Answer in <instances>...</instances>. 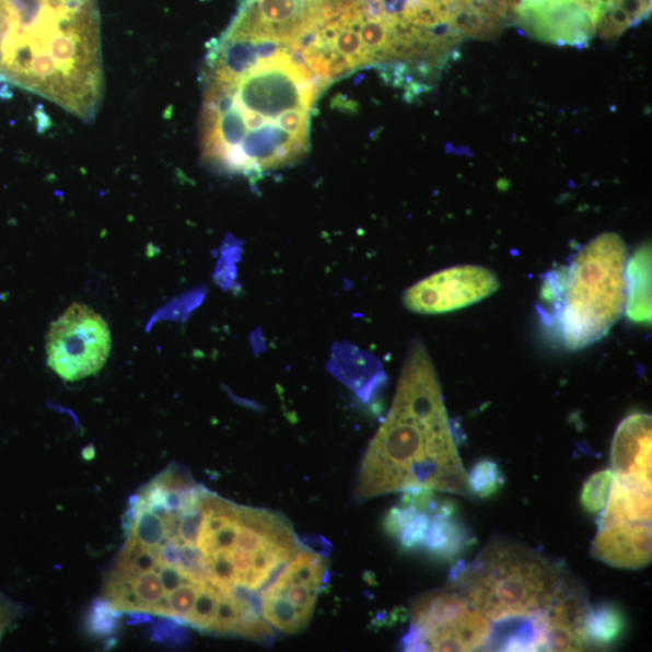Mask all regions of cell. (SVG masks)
Returning a JSON list of instances; mask_svg holds the SVG:
<instances>
[{
    "mask_svg": "<svg viewBox=\"0 0 652 652\" xmlns=\"http://www.w3.org/2000/svg\"><path fill=\"white\" fill-rule=\"evenodd\" d=\"M300 40L230 25L208 45L201 158L209 167L253 181L307 154L312 115L325 88Z\"/></svg>",
    "mask_w": 652,
    "mask_h": 652,
    "instance_id": "1",
    "label": "cell"
},
{
    "mask_svg": "<svg viewBox=\"0 0 652 652\" xmlns=\"http://www.w3.org/2000/svg\"><path fill=\"white\" fill-rule=\"evenodd\" d=\"M427 488L470 498L432 359L423 345L411 348L386 421L365 453L358 502Z\"/></svg>",
    "mask_w": 652,
    "mask_h": 652,
    "instance_id": "2",
    "label": "cell"
},
{
    "mask_svg": "<svg viewBox=\"0 0 652 652\" xmlns=\"http://www.w3.org/2000/svg\"><path fill=\"white\" fill-rule=\"evenodd\" d=\"M450 582L471 607L497 622L531 619L577 584L560 563L505 538L489 542L470 564L459 563Z\"/></svg>",
    "mask_w": 652,
    "mask_h": 652,
    "instance_id": "3",
    "label": "cell"
},
{
    "mask_svg": "<svg viewBox=\"0 0 652 652\" xmlns=\"http://www.w3.org/2000/svg\"><path fill=\"white\" fill-rule=\"evenodd\" d=\"M624 240L605 232L582 248L561 276L551 278L545 293L554 302L556 330L562 345L579 351L609 333L626 308Z\"/></svg>",
    "mask_w": 652,
    "mask_h": 652,
    "instance_id": "4",
    "label": "cell"
},
{
    "mask_svg": "<svg viewBox=\"0 0 652 652\" xmlns=\"http://www.w3.org/2000/svg\"><path fill=\"white\" fill-rule=\"evenodd\" d=\"M493 633L486 616L449 586L430 592L412 605V626L403 639L406 651H473Z\"/></svg>",
    "mask_w": 652,
    "mask_h": 652,
    "instance_id": "5",
    "label": "cell"
},
{
    "mask_svg": "<svg viewBox=\"0 0 652 652\" xmlns=\"http://www.w3.org/2000/svg\"><path fill=\"white\" fill-rule=\"evenodd\" d=\"M112 349L109 326L92 308L74 304L50 328L46 352L48 364L66 381H79L107 363Z\"/></svg>",
    "mask_w": 652,
    "mask_h": 652,
    "instance_id": "6",
    "label": "cell"
},
{
    "mask_svg": "<svg viewBox=\"0 0 652 652\" xmlns=\"http://www.w3.org/2000/svg\"><path fill=\"white\" fill-rule=\"evenodd\" d=\"M514 21L535 40L585 49L595 37L597 14L589 0H519Z\"/></svg>",
    "mask_w": 652,
    "mask_h": 652,
    "instance_id": "7",
    "label": "cell"
},
{
    "mask_svg": "<svg viewBox=\"0 0 652 652\" xmlns=\"http://www.w3.org/2000/svg\"><path fill=\"white\" fill-rule=\"evenodd\" d=\"M499 288L498 277L486 267L456 266L411 287L404 295V305L418 314L447 313L474 305Z\"/></svg>",
    "mask_w": 652,
    "mask_h": 652,
    "instance_id": "8",
    "label": "cell"
},
{
    "mask_svg": "<svg viewBox=\"0 0 652 652\" xmlns=\"http://www.w3.org/2000/svg\"><path fill=\"white\" fill-rule=\"evenodd\" d=\"M590 605L584 590L578 584L549 609L534 616L546 651H580L590 648L585 636V621Z\"/></svg>",
    "mask_w": 652,
    "mask_h": 652,
    "instance_id": "9",
    "label": "cell"
},
{
    "mask_svg": "<svg viewBox=\"0 0 652 652\" xmlns=\"http://www.w3.org/2000/svg\"><path fill=\"white\" fill-rule=\"evenodd\" d=\"M651 523L599 528L591 546L592 557L612 567L640 569L651 561Z\"/></svg>",
    "mask_w": 652,
    "mask_h": 652,
    "instance_id": "10",
    "label": "cell"
},
{
    "mask_svg": "<svg viewBox=\"0 0 652 652\" xmlns=\"http://www.w3.org/2000/svg\"><path fill=\"white\" fill-rule=\"evenodd\" d=\"M651 416L636 414L617 428L612 449L613 473L651 481Z\"/></svg>",
    "mask_w": 652,
    "mask_h": 652,
    "instance_id": "11",
    "label": "cell"
},
{
    "mask_svg": "<svg viewBox=\"0 0 652 652\" xmlns=\"http://www.w3.org/2000/svg\"><path fill=\"white\" fill-rule=\"evenodd\" d=\"M599 528L631 523H651V481L614 474Z\"/></svg>",
    "mask_w": 652,
    "mask_h": 652,
    "instance_id": "12",
    "label": "cell"
},
{
    "mask_svg": "<svg viewBox=\"0 0 652 652\" xmlns=\"http://www.w3.org/2000/svg\"><path fill=\"white\" fill-rule=\"evenodd\" d=\"M626 313L631 321L640 324L651 322V249L644 244L627 260Z\"/></svg>",
    "mask_w": 652,
    "mask_h": 652,
    "instance_id": "13",
    "label": "cell"
},
{
    "mask_svg": "<svg viewBox=\"0 0 652 652\" xmlns=\"http://www.w3.org/2000/svg\"><path fill=\"white\" fill-rule=\"evenodd\" d=\"M469 543V533L462 523L446 516H432L422 547L439 560L451 561L462 554Z\"/></svg>",
    "mask_w": 652,
    "mask_h": 652,
    "instance_id": "14",
    "label": "cell"
},
{
    "mask_svg": "<svg viewBox=\"0 0 652 652\" xmlns=\"http://www.w3.org/2000/svg\"><path fill=\"white\" fill-rule=\"evenodd\" d=\"M627 628L624 612L612 603H604L589 610L585 636L590 647L608 648L619 640Z\"/></svg>",
    "mask_w": 652,
    "mask_h": 652,
    "instance_id": "15",
    "label": "cell"
},
{
    "mask_svg": "<svg viewBox=\"0 0 652 652\" xmlns=\"http://www.w3.org/2000/svg\"><path fill=\"white\" fill-rule=\"evenodd\" d=\"M451 23L462 36L492 40L504 30L505 22L488 15L471 5H454L451 10Z\"/></svg>",
    "mask_w": 652,
    "mask_h": 652,
    "instance_id": "16",
    "label": "cell"
},
{
    "mask_svg": "<svg viewBox=\"0 0 652 652\" xmlns=\"http://www.w3.org/2000/svg\"><path fill=\"white\" fill-rule=\"evenodd\" d=\"M263 616L279 631L290 634L304 630L308 624L293 603L278 593L263 592Z\"/></svg>",
    "mask_w": 652,
    "mask_h": 652,
    "instance_id": "17",
    "label": "cell"
},
{
    "mask_svg": "<svg viewBox=\"0 0 652 652\" xmlns=\"http://www.w3.org/2000/svg\"><path fill=\"white\" fill-rule=\"evenodd\" d=\"M123 612L107 598L93 602L88 612L85 628L97 639H112L121 626Z\"/></svg>",
    "mask_w": 652,
    "mask_h": 652,
    "instance_id": "18",
    "label": "cell"
},
{
    "mask_svg": "<svg viewBox=\"0 0 652 652\" xmlns=\"http://www.w3.org/2000/svg\"><path fill=\"white\" fill-rule=\"evenodd\" d=\"M504 485V476L498 464L492 461H481L475 464L468 476L470 493L481 499L493 497Z\"/></svg>",
    "mask_w": 652,
    "mask_h": 652,
    "instance_id": "19",
    "label": "cell"
},
{
    "mask_svg": "<svg viewBox=\"0 0 652 652\" xmlns=\"http://www.w3.org/2000/svg\"><path fill=\"white\" fill-rule=\"evenodd\" d=\"M614 473L612 469L593 474L582 488L581 505L590 514H601L610 492Z\"/></svg>",
    "mask_w": 652,
    "mask_h": 652,
    "instance_id": "20",
    "label": "cell"
},
{
    "mask_svg": "<svg viewBox=\"0 0 652 652\" xmlns=\"http://www.w3.org/2000/svg\"><path fill=\"white\" fill-rule=\"evenodd\" d=\"M221 593L211 584H206L197 596L188 625L203 632L211 633L216 621Z\"/></svg>",
    "mask_w": 652,
    "mask_h": 652,
    "instance_id": "21",
    "label": "cell"
},
{
    "mask_svg": "<svg viewBox=\"0 0 652 652\" xmlns=\"http://www.w3.org/2000/svg\"><path fill=\"white\" fill-rule=\"evenodd\" d=\"M632 27V21L625 11L617 5L604 9L596 22V34L604 40L614 42Z\"/></svg>",
    "mask_w": 652,
    "mask_h": 652,
    "instance_id": "22",
    "label": "cell"
},
{
    "mask_svg": "<svg viewBox=\"0 0 652 652\" xmlns=\"http://www.w3.org/2000/svg\"><path fill=\"white\" fill-rule=\"evenodd\" d=\"M432 516L427 511L419 510L417 514L406 523L401 533L398 535L401 546L405 550H415L422 547L426 534Z\"/></svg>",
    "mask_w": 652,
    "mask_h": 652,
    "instance_id": "23",
    "label": "cell"
},
{
    "mask_svg": "<svg viewBox=\"0 0 652 652\" xmlns=\"http://www.w3.org/2000/svg\"><path fill=\"white\" fill-rule=\"evenodd\" d=\"M150 638L158 643L178 647L188 642L189 632L183 622L165 617L151 628Z\"/></svg>",
    "mask_w": 652,
    "mask_h": 652,
    "instance_id": "24",
    "label": "cell"
},
{
    "mask_svg": "<svg viewBox=\"0 0 652 652\" xmlns=\"http://www.w3.org/2000/svg\"><path fill=\"white\" fill-rule=\"evenodd\" d=\"M419 510L414 505H404L394 508L384 520V529L394 537H398L406 523L409 522Z\"/></svg>",
    "mask_w": 652,
    "mask_h": 652,
    "instance_id": "25",
    "label": "cell"
},
{
    "mask_svg": "<svg viewBox=\"0 0 652 652\" xmlns=\"http://www.w3.org/2000/svg\"><path fill=\"white\" fill-rule=\"evenodd\" d=\"M613 5L620 7L630 16L632 27L647 20L651 13V0H614Z\"/></svg>",
    "mask_w": 652,
    "mask_h": 652,
    "instance_id": "26",
    "label": "cell"
},
{
    "mask_svg": "<svg viewBox=\"0 0 652 652\" xmlns=\"http://www.w3.org/2000/svg\"><path fill=\"white\" fill-rule=\"evenodd\" d=\"M474 2H476V0H453L452 7H454V5H470Z\"/></svg>",
    "mask_w": 652,
    "mask_h": 652,
    "instance_id": "27",
    "label": "cell"
}]
</instances>
